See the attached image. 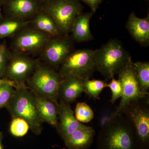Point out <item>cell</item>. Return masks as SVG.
<instances>
[{"mask_svg":"<svg viewBox=\"0 0 149 149\" xmlns=\"http://www.w3.org/2000/svg\"><path fill=\"white\" fill-rule=\"evenodd\" d=\"M29 124L26 120L19 117L14 118L10 127V131L13 136L17 137H23L28 132Z\"/></svg>","mask_w":149,"mask_h":149,"instance_id":"24","label":"cell"},{"mask_svg":"<svg viewBox=\"0 0 149 149\" xmlns=\"http://www.w3.org/2000/svg\"><path fill=\"white\" fill-rule=\"evenodd\" d=\"M107 87L109 88L111 90L112 96L110 102L112 104H113L122 96V85L118 79L116 80L113 77L112 78L110 83L107 84Z\"/></svg>","mask_w":149,"mask_h":149,"instance_id":"26","label":"cell"},{"mask_svg":"<svg viewBox=\"0 0 149 149\" xmlns=\"http://www.w3.org/2000/svg\"><path fill=\"white\" fill-rule=\"evenodd\" d=\"M149 97L133 101L125 107L121 113L133 125L139 149L149 148Z\"/></svg>","mask_w":149,"mask_h":149,"instance_id":"4","label":"cell"},{"mask_svg":"<svg viewBox=\"0 0 149 149\" xmlns=\"http://www.w3.org/2000/svg\"><path fill=\"white\" fill-rule=\"evenodd\" d=\"M58 119L57 130L63 140L74 130L84 125L76 119L68 104L61 101L58 106Z\"/></svg>","mask_w":149,"mask_h":149,"instance_id":"13","label":"cell"},{"mask_svg":"<svg viewBox=\"0 0 149 149\" xmlns=\"http://www.w3.org/2000/svg\"><path fill=\"white\" fill-rule=\"evenodd\" d=\"M126 28L132 37L142 46L149 44V15L146 17L140 18L134 13L129 15Z\"/></svg>","mask_w":149,"mask_h":149,"instance_id":"14","label":"cell"},{"mask_svg":"<svg viewBox=\"0 0 149 149\" xmlns=\"http://www.w3.org/2000/svg\"><path fill=\"white\" fill-rule=\"evenodd\" d=\"M10 85L13 86L15 88H17V85L13 81L7 80L5 78L1 79L0 78V85Z\"/></svg>","mask_w":149,"mask_h":149,"instance_id":"29","label":"cell"},{"mask_svg":"<svg viewBox=\"0 0 149 149\" xmlns=\"http://www.w3.org/2000/svg\"><path fill=\"white\" fill-rule=\"evenodd\" d=\"M97 149H139L130 120L124 115L112 114L99 131Z\"/></svg>","mask_w":149,"mask_h":149,"instance_id":"1","label":"cell"},{"mask_svg":"<svg viewBox=\"0 0 149 149\" xmlns=\"http://www.w3.org/2000/svg\"><path fill=\"white\" fill-rule=\"evenodd\" d=\"M88 5L93 12L95 13L103 0H80Z\"/></svg>","mask_w":149,"mask_h":149,"instance_id":"28","label":"cell"},{"mask_svg":"<svg viewBox=\"0 0 149 149\" xmlns=\"http://www.w3.org/2000/svg\"><path fill=\"white\" fill-rule=\"evenodd\" d=\"M3 134L2 132H0V149H3Z\"/></svg>","mask_w":149,"mask_h":149,"instance_id":"31","label":"cell"},{"mask_svg":"<svg viewBox=\"0 0 149 149\" xmlns=\"http://www.w3.org/2000/svg\"><path fill=\"white\" fill-rule=\"evenodd\" d=\"M30 23L35 29L52 37L61 35L53 19L42 10L41 9L31 19Z\"/></svg>","mask_w":149,"mask_h":149,"instance_id":"19","label":"cell"},{"mask_svg":"<svg viewBox=\"0 0 149 149\" xmlns=\"http://www.w3.org/2000/svg\"><path fill=\"white\" fill-rule=\"evenodd\" d=\"M16 89L12 85H0V109L8 106L15 94Z\"/></svg>","mask_w":149,"mask_h":149,"instance_id":"25","label":"cell"},{"mask_svg":"<svg viewBox=\"0 0 149 149\" xmlns=\"http://www.w3.org/2000/svg\"><path fill=\"white\" fill-rule=\"evenodd\" d=\"M74 116L79 122L87 123L93 119L94 115L93 110L85 102H80L76 105Z\"/></svg>","mask_w":149,"mask_h":149,"instance_id":"23","label":"cell"},{"mask_svg":"<svg viewBox=\"0 0 149 149\" xmlns=\"http://www.w3.org/2000/svg\"><path fill=\"white\" fill-rule=\"evenodd\" d=\"M94 13H81L76 17L71 32L73 40L77 42H87L93 39L90 27V20Z\"/></svg>","mask_w":149,"mask_h":149,"instance_id":"18","label":"cell"},{"mask_svg":"<svg viewBox=\"0 0 149 149\" xmlns=\"http://www.w3.org/2000/svg\"><path fill=\"white\" fill-rule=\"evenodd\" d=\"M107 83L105 80H87L83 81L84 92L90 97L100 99L99 95L104 88L107 87Z\"/></svg>","mask_w":149,"mask_h":149,"instance_id":"22","label":"cell"},{"mask_svg":"<svg viewBox=\"0 0 149 149\" xmlns=\"http://www.w3.org/2000/svg\"><path fill=\"white\" fill-rule=\"evenodd\" d=\"M34 94L36 97L39 116L42 121L57 128L59 103H56L50 99Z\"/></svg>","mask_w":149,"mask_h":149,"instance_id":"17","label":"cell"},{"mask_svg":"<svg viewBox=\"0 0 149 149\" xmlns=\"http://www.w3.org/2000/svg\"><path fill=\"white\" fill-rule=\"evenodd\" d=\"M117 74L122 85V95L120 104L112 114L113 115L121 114L130 102L149 97V94L144 93L139 87L136 68L132 60L123 67Z\"/></svg>","mask_w":149,"mask_h":149,"instance_id":"8","label":"cell"},{"mask_svg":"<svg viewBox=\"0 0 149 149\" xmlns=\"http://www.w3.org/2000/svg\"><path fill=\"white\" fill-rule=\"evenodd\" d=\"M7 1V0H0V7L2 6Z\"/></svg>","mask_w":149,"mask_h":149,"instance_id":"33","label":"cell"},{"mask_svg":"<svg viewBox=\"0 0 149 149\" xmlns=\"http://www.w3.org/2000/svg\"><path fill=\"white\" fill-rule=\"evenodd\" d=\"M28 26L15 34L13 44L14 50L27 55L41 53L52 36Z\"/></svg>","mask_w":149,"mask_h":149,"instance_id":"9","label":"cell"},{"mask_svg":"<svg viewBox=\"0 0 149 149\" xmlns=\"http://www.w3.org/2000/svg\"><path fill=\"white\" fill-rule=\"evenodd\" d=\"M5 17L29 20L42 9L35 0H7L2 6Z\"/></svg>","mask_w":149,"mask_h":149,"instance_id":"12","label":"cell"},{"mask_svg":"<svg viewBox=\"0 0 149 149\" xmlns=\"http://www.w3.org/2000/svg\"><path fill=\"white\" fill-rule=\"evenodd\" d=\"M4 18L5 17H4L3 14L2 13L1 10V7H0V22H1L2 21Z\"/></svg>","mask_w":149,"mask_h":149,"instance_id":"32","label":"cell"},{"mask_svg":"<svg viewBox=\"0 0 149 149\" xmlns=\"http://www.w3.org/2000/svg\"><path fill=\"white\" fill-rule=\"evenodd\" d=\"M94 51L83 49L71 52L60 67L58 72L62 78L74 77L83 81L90 79L96 70Z\"/></svg>","mask_w":149,"mask_h":149,"instance_id":"6","label":"cell"},{"mask_svg":"<svg viewBox=\"0 0 149 149\" xmlns=\"http://www.w3.org/2000/svg\"><path fill=\"white\" fill-rule=\"evenodd\" d=\"M84 92L83 81L77 77L62 78L58 90V98L66 104L74 102Z\"/></svg>","mask_w":149,"mask_h":149,"instance_id":"16","label":"cell"},{"mask_svg":"<svg viewBox=\"0 0 149 149\" xmlns=\"http://www.w3.org/2000/svg\"><path fill=\"white\" fill-rule=\"evenodd\" d=\"M62 79L52 67L37 62L35 70L27 82L33 93L58 104L59 87Z\"/></svg>","mask_w":149,"mask_h":149,"instance_id":"5","label":"cell"},{"mask_svg":"<svg viewBox=\"0 0 149 149\" xmlns=\"http://www.w3.org/2000/svg\"><path fill=\"white\" fill-rule=\"evenodd\" d=\"M37 62L26 54L15 52L11 54L3 75L5 79L17 85L25 84L35 70Z\"/></svg>","mask_w":149,"mask_h":149,"instance_id":"11","label":"cell"},{"mask_svg":"<svg viewBox=\"0 0 149 149\" xmlns=\"http://www.w3.org/2000/svg\"><path fill=\"white\" fill-rule=\"evenodd\" d=\"M137 72V78L141 91L149 94V63L137 61L133 63Z\"/></svg>","mask_w":149,"mask_h":149,"instance_id":"21","label":"cell"},{"mask_svg":"<svg viewBox=\"0 0 149 149\" xmlns=\"http://www.w3.org/2000/svg\"><path fill=\"white\" fill-rule=\"evenodd\" d=\"M95 130L92 127L84 125L74 130L64 139L68 149H89L93 144Z\"/></svg>","mask_w":149,"mask_h":149,"instance_id":"15","label":"cell"},{"mask_svg":"<svg viewBox=\"0 0 149 149\" xmlns=\"http://www.w3.org/2000/svg\"><path fill=\"white\" fill-rule=\"evenodd\" d=\"M30 24V20L5 17L0 22V39L10 37Z\"/></svg>","mask_w":149,"mask_h":149,"instance_id":"20","label":"cell"},{"mask_svg":"<svg viewBox=\"0 0 149 149\" xmlns=\"http://www.w3.org/2000/svg\"><path fill=\"white\" fill-rule=\"evenodd\" d=\"M17 86L14 96L7 108L13 118L24 119L33 133L40 135L42 130V121L39 116L35 95L25 84Z\"/></svg>","mask_w":149,"mask_h":149,"instance_id":"2","label":"cell"},{"mask_svg":"<svg viewBox=\"0 0 149 149\" xmlns=\"http://www.w3.org/2000/svg\"><path fill=\"white\" fill-rule=\"evenodd\" d=\"M10 55L6 45H0V78L3 75Z\"/></svg>","mask_w":149,"mask_h":149,"instance_id":"27","label":"cell"},{"mask_svg":"<svg viewBox=\"0 0 149 149\" xmlns=\"http://www.w3.org/2000/svg\"><path fill=\"white\" fill-rule=\"evenodd\" d=\"M83 9L80 0H54L42 8L53 19L61 35L71 32L74 19Z\"/></svg>","mask_w":149,"mask_h":149,"instance_id":"7","label":"cell"},{"mask_svg":"<svg viewBox=\"0 0 149 149\" xmlns=\"http://www.w3.org/2000/svg\"><path fill=\"white\" fill-rule=\"evenodd\" d=\"M73 47L72 39L68 35L52 37L41 53V57L49 66L60 68Z\"/></svg>","mask_w":149,"mask_h":149,"instance_id":"10","label":"cell"},{"mask_svg":"<svg viewBox=\"0 0 149 149\" xmlns=\"http://www.w3.org/2000/svg\"><path fill=\"white\" fill-rule=\"evenodd\" d=\"M131 56L118 40H111L101 48L94 51L96 70L107 80L111 79L131 60Z\"/></svg>","mask_w":149,"mask_h":149,"instance_id":"3","label":"cell"},{"mask_svg":"<svg viewBox=\"0 0 149 149\" xmlns=\"http://www.w3.org/2000/svg\"><path fill=\"white\" fill-rule=\"evenodd\" d=\"M35 1L41 6L42 8L43 6L45 5L54 0H35Z\"/></svg>","mask_w":149,"mask_h":149,"instance_id":"30","label":"cell"}]
</instances>
